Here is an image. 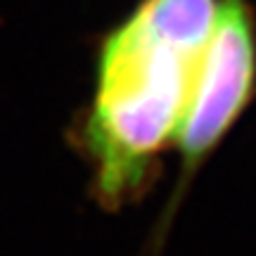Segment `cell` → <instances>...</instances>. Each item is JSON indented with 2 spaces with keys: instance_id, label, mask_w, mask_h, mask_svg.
<instances>
[{
  "instance_id": "obj_1",
  "label": "cell",
  "mask_w": 256,
  "mask_h": 256,
  "mask_svg": "<svg viewBox=\"0 0 256 256\" xmlns=\"http://www.w3.org/2000/svg\"><path fill=\"white\" fill-rule=\"evenodd\" d=\"M216 17L218 0H138L100 38L78 145L102 206L121 209L156 180Z\"/></svg>"
},
{
  "instance_id": "obj_2",
  "label": "cell",
  "mask_w": 256,
  "mask_h": 256,
  "mask_svg": "<svg viewBox=\"0 0 256 256\" xmlns=\"http://www.w3.org/2000/svg\"><path fill=\"white\" fill-rule=\"evenodd\" d=\"M256 98V12L252 0H218V17L202 60L190 102L174 147L178 152V183L162 214V228L171 226L183 194L202 166L216 154L230 130Z\"/></svg>"
}]
</instances>
